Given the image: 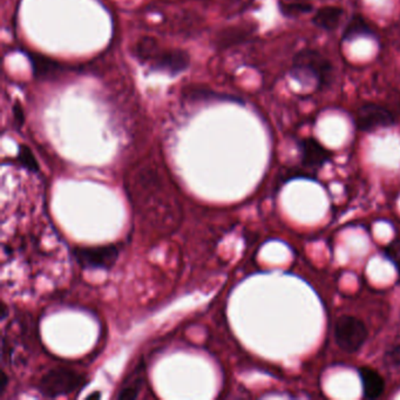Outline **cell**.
<instances>
[{"instance_id": "6da1fadb", "label": "cell", "mask_w": 400, "mask_h": 400, "mask_svg": "<svg viewBox=\"0 0 400 400\" xmlns=\"http://www.w3.org/2000/svg\"><path fill=\"white\" fill-rule=\"evenodd\" d=\"M137 57L153 69L169 74H178L189 66V57L180 49H158V44L152 38L142 39L137 46Z\"/></svg>"}, {"instance_id": "7a4b0ae2", "label": "cell", "mask_w": 400, "mask_h": 400, "mask_svg": "<svg viewBox=\"0 0 400 400\" xmlns=\"http://www.w3.org/2000/svg\"><path fill=\"white\" fill-rule=\"evenodd\" d=\"M86 378L71 368H54L46 372L38 383V391L47 398L65 396L79 391L85 385Z\"/></svg>"}, {"instance_id": "3957f363", "label": "cell", "mask_w": 400, "mask_h": 400, "mask_svg": "<svg viewBox=\"0 0 400 400\" xmlns=\"http://www.w3.org/2000/svg\"><path fill=\"white\" fill-rule=\"evenodd\" d=\"M292 72L297 79L304 77L307 78V81L309 79L315 80L317 86L322 89L331 80L332 65L320 53L312 49H304L294 59Z\"/></svg>"}, {"instance_id": "277c9868", "label": "cell", "mask_w": 400, "mask_h": 400, "mask_svg": "<svg viewBox=\"0 0 400 400\" xmlns=\"http://www.w3.org/2000/svg\"><path fill=\"white\" fill-rule=\"evenodd\" d=\"M368 329L353 316H343L336 322L335 338L343 351L355 353L368 340Z\"/></svg>"}, {"instance_id": "5b68a950", "label": "cell", "mask_w": 400, "mask_h": 400, "mask_svg": "<svg viewBox=\"0 0 400 400\" xmlns=\"http://www.w3.org/2000/svg\"><path fill=\"white\" fill-rule=\"evenodd\" d=\"M74 255L82 268L110 269L117 262L119 251L113 244H107L97 247L78 248Z\"/></svg>"}, {"instance_id": "8992f818", "label": "cell", "mask_w": 400, "mask_h": 400, "mask_svg": "<svg viewBox=\"0 0 400 400\" xmlns=\"http://www.w3.org/2000/svg\"><path fill=\"white\" fill-rule=\"evenodd\" d=\"M356 122L360 130L370 132L379 127L392 126L395 123V117L383 106L365 104L357 112Z\"/></svg>"}, {"instance_id": "52a82bcc", "label": "cell", "mask_w": 400, "mask_h": 400, "mask_svg": "<svg viewBox=\"0 0 400 400\" xmlns=\"http://www.w3.org/2000/svg\"><path fill=\"white\" fill-rule=\"evenodd\" d=\"M299 148H301L302 165L307 169H320L324 166V163H327L331 158V152L327 150L315 139H304L301 141Z\"/></svg>"}, {"instance_id": "ba28073f", "label": "cell", "mask_w": 400, "mask_h": 400, "mask_svg": "<svg viewBox=\"0 0 400 400\" xmlns=\"http://www.w3.org/2000/svg\"><path fill=\"white\" fill-rule=\"evenodd\" d=\"M363 393L368 399L379 398L385 390V380L375 368L364 366L360 368Z\"/></svg>"}, {"instance_id": "9c48e42d", "label": "cell", "mask_w": 400, "mask_h": 400, "mask_svg": "<svg viewBox=\"0 0 400 400\" xmlns=\"http://www.w3.org/2000/svg\"><path fill=\"white\" fill-rule=\"evenodd\" d=\"M343 14V8H337V6H325L316 12L312 21L320 29L333 31L338 27Z\"/></svg>"}, {"instance_id": "30bf717a", "label": "cell", "mask_w": 400, "mask_h": 400, "mask_svg": "<svg viewBox=\"0 0 400 400\" xmlns=\"http://www.w3.org/2000/svg\"><path fill=\"white\" fill-rule=\"evenodd\" d=\"M372 33L370 25L362 16H355L352 18L343 33L344 40H352L353 38L360 36H370Z\"/></svg>"}, {"instance_id": "8fae6325", "label": "cell", "mask_w": 400, "mask_h": 400, "mask_svg": "<svg viewBox=\"0 0 400 400\" xmlns=\"http://www.w3.org/2000/svg\"><path fill=\"white\" fill-rule=\"evenodd\" d=\"M18 160L21 162V165L25 167L26 169L33 173H36L39 170V165L36 161L34 155H33L32 150H30L27 145H21L19 147V153H18Z\"/></svg>"}, {"instance_id": "7c38bea8", "label": "cell", "mask_w": 400, "mask_h": 400, "mask_svg": "<svg viewBox=\"0 0 400 400\" xmlns=\"http://www.w3.org/2000/svg\"><path fill=\"white\" fill-rule=\"evenodd\" d=\"M281 10L285 16H298L304 13L310 12L312 10V6L307 3H287V4L281 5Z\"/></svg>"}, {"instance_id": "4fadbf2b", "label": "cell", "mask_w": 400, "mask_h": 400, "mask_svg": "<svg viewBox=\"0 0 400 400\" xmlns=\"http://www.w3.org/2000/svg\"><path fill=\"white\" fill-rule=\"evenodd\" d=\"M385 254L388 256V259L395 264L400 277V239H397L390 243L385 249Z\"/></svg>"}, {"instance_id": "5bb4252c", "label": "cell", "mask_w": 400, "mask_h": 400, "mask_svg": "<svg viewBox=\"0 0 400 400\" xmlns=\"http://www.w3.org/2000/svg\"><path fill=\"white\" fill-rule=\"evenodd\" d=\"M141 378H135L130 384L126 385L120 393L117 395L119 399H134L138 397L139 388L141 384Z\"/></svg>"}, {"instance_id": "9a60e30c", "label": "cell", "mask_w": 400, "mask_h": 400, "mask_svg": "<svg viewBox=\"0 0 400 400\" xmlns=\"http://www.w3.org/2000/svg\"><path fill=\"white\" fill-rule=\"evenodd\" d=\"M384 363L390 368H400V345H396L385 352Z\"/></svg>"}, {"instance_id": "2e32d148", "label": "cell", "mask_w": 400, "mask_h": 400, "mask_svg": "<svg viewBox=\"0 0 400 400\" xmlns=\"http://www.w3.org/2000/svg\"><path fill=\"white\" fill-rule=\"evenodd\" d=\"M13 112H14V117H16V123H18V125H21L23 121H24V113H23L21 104H16V105L14 106Z\"/></svg>"}, {"instance_id": "e0dca14e", "label": "cell", "mask_w": 400, "mask_h": 400, "mask_svg": "<svg viewBox=\"0 0 400 400\" xmlns=\"http://www.w3.org/2000/svg\"><path fill=\"white\" fill-rule=\"evenodd\" d=\"M8 376L5 375L4 372H1V376H0V391L1 392H4L5 388H6V385H8Z\"/></svg>"}]
</instances>
